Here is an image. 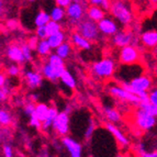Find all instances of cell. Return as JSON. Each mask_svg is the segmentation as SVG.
I'll use <instances>...</instances> for the list:
<instances>
[{
  "mask_svg": "<svg viewBox=\"0 0 157 157\" xmlns=\"http://www.w3.org/2000/svg\"><path fill=\"white\" fill-rule=\"evenodd\" d=\"M39 42H40V40L37 39L35 35H33V36H31L29 40H28V43L26 44L29 45L30 46V48H31L32 51H35L36 50V47H37V44H39Z\"/></svg>",
  "mask_w": 157,
  "mask_h": 157,
  "instance_id": "38",
  "label": "cell"
},
{
  "mask_svg": "<svg viewBox=\"0 0 157 157\" xmlns=\"http://www.w3.org/2000/svg\"><path fill=\"white\" fill-rule=\"evenodd\" d=\"M62 144L66 148L71 157H81L82 155V146L78 141L71 137V136H64L62 137Z\"/></svg>",
  "mask_w": 157,
  "mask_h": 157,
  "instance_id": "12",
  "label": "cell"
},
{
  "mask_svg": "<svg viewBox=\"0 0 157 157\" xmlns=\"http://www.w3.org/2000/svg\"><path fill=\"white\" fill-rule=\"evenodd\" d=\"M86 16L87 19H89L91 21L98 23L99 21H101L102 19L105 18V11L102 10L99 7H94V6H89L86 10Z\"/></svg>",
  "mask_w": 157,
  "mask_h": 157,
  "instance_id": "17",
  "label": "cell"
},
{
  "mask_svg": "<svg viewBox=\"0 0 157 157\" xmlns=\"http://www.w3.org/2000/svg\"><path fill=\"white\" fill-rule=\"evenodd\" d=\"M35 36L41 41V40H46L48 37L46 32V28L45 26H40V28H36L35 30Z\"/></svg>",
  "mask_w": 157,
  "mask_h": 157,
  "instance_id": "35",
  "label": "cell"
},
{
  "mask_svg": "<svg viewBox=\"0 0 157 157\" xmlns=\"http://www.w3.org/2000/svg\"><path fill=\"white\" fill-rule=\"evenodd\" d=\"M135 149H136V152H137V154H139L140 156L146 152V149H145V145L143 144V143H139V144L136 145Z\"/></svg>",
  "mask_w": 157,
  "mask_h": 157,
  "instance_id": "43",
  "label": "cell"
},
{
  "mask_svg": "<svg viewBox=\"0 0 157 157\" xmlns=\"http://www.w3.org/2000/svg\"><path fill=\"white\" fill-rule=\"evenodd\" d=\"M94 130H96V124H94V121L92 120V119H89L88 125H87L86 130H85V133H84V139L86 140V141L90 140L92 136H94Z\"/></svg>",
  "mask_w": 157,
  "mask_h": 157,
  "instance_id": "32",
  "label": "cell"
},
{
  "mask_svg": "<svg viewBox=\"0 0 157 157\" xmlns=\"http://www.w3.org/2000/svg\"><path fill=\"white\" fill-rule=\"evenodd\" d=\"M76 33L80 34L81 36L88 40L89 42L97 41L100 37V32L98 29V24L96 22L91 21L89 19L81 20L76 25Z\"/></svg>",
  "mask_w": 157,
  "mask_h": 157,
  "instance_id": "5",
  "label": "cell"
},
{
  "mask_svg": "<svg viewBox=\"0 0 157 157\" xmlns=\"http://www.w3.org/2000/svg\"><path fill=\"white\" fill-rule=\"evenodd\" d=\"M19 73H20V67L17 64H13L8 67V74L10 76H18Z\"/></svg>",
  "mask_w": 157,
  "mask_h": 157,
  "instance_id": "40",
  "label": "cell"
},
{
  "mask_svg": "<svg viewBox=\"0 0 157 157\" xmlns=\"http://www.w3.org/2000/svg\"><path fill=\"white\" fill-rule=\"evenodd\" d=\"M140 52L137 47L133 45L122 47L119 52V63L121 65H134L139 63Z\"/></svg>",
  "mask_w": 157,
  "mask_h": 157,
  "instance_id": "8",
  "label": "cell"
},
{
  "mask_svg": "<svg viewBox=\"0 0 157 157\" xmlns=\"http://www.w3.org/2000/svg\"><path fill=\"white\" fill-rule=\"evenodd\" d=\"M134 121H135L136 126L140 130L143 131H149L152 130L155 125H156V118H154L153 115L148 114L146 111H144L143 109L139 108L135 111V115H134Z\"/></svg>",
  "mask_w": 157,
  "mask_h": 157,
  "instance_id": "7",
  "label": "cell"
},
{
  "mask_svg": "<svg viewBox=\"0 0 157 157\" xmlns=\"http://www.w3.org/2000/svg\"><path fill=\"white\" fill-rule=\"evenodd\" d=\"M135 42L136 39L134 36V33L128 30H119L112 36V43L120 48L128 46V45L135 46Z\"/></svg>",
  "mask_w": 157,
  "mask_h": 157,
  "instance_id": "10",
  "label": "cell"
},
{
  "mask_svg": "<svg viewBox=\"0 0 157 157\" xmlns=\"http://www.w3.org/2000/svg\"><path fill=\"white\" fill-rule=\"evenodd\" d=\"M48 110H50V107L47 105H45V103H37V105H35V112H34V114L43 123L45 119H46L47 114H48Z\"/></svg>",
  "mask_w": 157,
  "mask_h": 157,
  "instance_id": "26",
  "label": "cell"
},
{
  "mask_svg": "<svg viewBox=\"0 0 157 157\" xmlns=\"http://www.w3.org/2000/svg\"><path fill=\"white\" fill-rule=\"evenodd\" d=\"M71 42L73 43L74 45L80 50H90L91 48V42H89L88 40H86L85 37H82L80 34L74 32L71 35Z\"/></svg>",
  "mask_w": 157,
  "mask_h": 157,
  "instance_id": "19",
  "label": "cell"
},
{
  "mask_svg": "<svg viewBox=\"0 0 157 157\" xmlns=\"http://www.w3.org/2000/svg\"><path fill=\"white\" fill-rule=\"evenodd\" d=\"M69 121H71L69 120V114H67L64 111H60L56 117L55 121L53 122V131L62 137L67 136V134L69 133Z\"/></svg>",
  "mask_w": 157,
  "mask_h": 157,
  "instance_id": "9",
  "label": "cell"
},
{
  "mask_svg": "<svg viewBox=\"0 0 157 157\" xmlns=\"http://www.w3.org/2000/svg\"><path fill=\"white\" fill-rule=\"evenodd\" d=\"M24 79L26 81V85L29 86V88L34 89V88H37L42 85L43 82V76L42 74L39 73V71H24Z\"/></svg>",
  "mask_w": 157,
  "mask_h": 157,
  "instance_id": "15",
  "label": "cell"
},
{
  "mask_svg": "<svg viewBox=\"0 0 157 157\" xmlns=\"http://www.w3.org/2000/svg\"><path fill=\"white\" fill-rule=\"evenodd\" d=\"M71 3V0H56L55 1V6L60 7V8H63V9H66Z\"/></svg>",
  "mask_w": 157,
  "mask_h": 157,
  "instance_id": "42",
  "label": "cell"
},
{
  "mask_svg": "<svg viewBox=\"0 0 157 157\" xmlns=\"http://www.w3.org/2000/svg\"><path fill=\"white\" fill-rule=\"evenodd\" d=\"M58 110L55 107H50V110H48V114H47L45 121L42 123V126H41V130L43 131H48L53 125V122L55 121L56 117L58 115Z\"/></svg>",
  "mask_w": 157,
  "mask_h": 157,
  "instance_id": "21",
  "label": "cell"
},
{
  "mask_svg": "<svg viewBox=\"0 0 157 157\" xmlns=\"http://www.w3.org/2000/svg\"><path fill=\"white\" fill-rule=\"evenodd\" d=\"M41 74H42V76L44 77V78L48 79V80L53 81V82H55V81L58 80V79L56 78L53 69L51 68V66L48 65L47 62H45V63L42 65V67H41Z\"/></svg>",
  "mask_w": 157,
  "mask_h": 157,
  "instance_id": "29",
  "label": "cell"
},
{
  "mask_svg": "<svg viewBox=\"0 0 157 157\" xmlns=\"http://www.w3.org/2000/svg\"><path fill=\"white\" fill-rule=\"evenodd\" d=\"M105 130L114 137V140L118 142L121 146H128V145L130 144V142H128V139L126 137V135L121 131L115 124L107 122V123H105Z\"/></svg>",
  "mask_w": 157,
  "mask_h": 157,
  "instance_id": "14",
  "label": "cell"
},
{
  "mask_svg": "<svg viewBox=\"0 0 157 157\" xmlns=\"http://www.w3.org/2000/svg\"><path fill=\"white\" fill-rule=\"evenodd\" d=\"M89 7V2L88 1H84V0H80V1H71V3L68 6L66 10V17H67L68 21L71 22V24H77L84 20V16L86 13L87 8Z\"/></svg>",
  "mask_w": 157,
  "mask_h": 157,
  "instance_id": "4",
  "label": "cell"
},
{
  "mask_svg": "<svg viewBox=\"0 0 157 157\" xmlns=\"http://www.w3.org/2000/svg\"><path fill=\"white\" fill-rule=\"evenodd\" d=\"M98 29L100 34L105 35V36H113L117 32L119 31V25L114 19L112 18H103L101 21L98 22Z\"/></svg>",
  "mask_w": 157,
  "mask_h": 157,
  "instance_id": "11",
  "label": "cell"
},
{
  "mask_svg": "<svg viewBox=\"0 0 157 157\" xmlns=\"http://www.w3.org/2000/svg\"><path fill=\"white\" fill-rule=\"evenodd\" d=\"M115 157H128V156H126V155H124V154H119V155H117Z\"/></svg>",
  "mask_w": 157,
  "mask_h": 157,
  "instance_id": "49",
  "label": "cell"
},
{
  "mask_svg": "<svg viewBox=\"0 0 157 157\" xmlns=\"http://www.w3.org/2000/svg\"><path fill=\"white\" fill-rule=\"evenodd\" d=\"M108 90H109V94H110L112 97L117 98V99L120 100V101L130 102L131 105H140L139 97L135 96V94H131V92H128V90H125L124 88L119 86V85H111V86L108 88Z\"/></svg>",
  "mask_w": 157,
  "mask_h": 157,
  "instance_id": "6",
  "label": "cell"
},
{
  "mask_svg": "<svg viewBox=\"0 0 157 157\" xmlns=\"http://www.w3.org/2000/svg\"><path fill=\"white\" fill-rule=\"evenodd\" d=\"M47 63L48 65L51 66V68L53 69L54 74H55V76L57 79L60 78V76L63 75V73L66 71V66H65V62L64 59L57 56L55 53H52L48 57H47Z\"/></svg>",
  "mask_w": 157,
  "mask_h": 157,
  "instance_id": "13",
  "label": "cell"
},
{
  "mask_svg": "<svg viewBox=\"0 0 157 157\" xmlns=\"http://www.w3.org/2000/svg\"><path fill=\"white\" fill-rule=\"evenodd\" d=\"M121 87L137 96L140 99V105L149 102L148 90L152 88V79L146 75H141L128 82H121Z\"/></svg>",
  "mask_w": 157,
  "mask_h": 157,
  "instance_id": "1",
  "label": "cell"
},
{
  "mask_svg": "<svg viewBox=\"0 0 157 157\" xmlns=\"http://www.w3.org/2000/svg\"><path fill=\"white\" fill-rule=\"evenodd\" d=\"M29 123H30V125L35 128H41V126H42V122L35 117V114H32L31 117H30Z\"/></svg>",
  "mask_w": 157,
  "mask_h": 157,
  "instance_id": "39",
  "label": "cell"
},
{
  "mask_svg": "<svg viewBox=\"0 0 157 157\" xmlns=\"http://www.w3.org/2000/svg\"><path fill=\"white\" fill-rule=\"evenodd\" d=\"M2 152L5 157H13V149L10 145H7V144L3 145Z\"/></svg>",
  "mask_w": 157,
  "mask_h": 157,
  "instance_id": "41",
  "label": "cell"
},
{
  "mask_svg": "<svg viewBox=\"0 0 157 157\" xmlns=\"http://www.w3.org/2000/svg\"><path fill=\"white\" fill-rule=\"evenodd\" d=\"M141 42L143 45L147 47H154L157 45V31L155 30H148L142 33Z\"/></svg>",
  "mask_w": 157,
  "mask_h": 157,
  "instance_id": "18",
  "label": "cell"
},
{
  "mask_svg": "<svg viewBox=\"0 0 157 157\" xmlns=\"http://www.w3.org/2000/svg\"><path fill=\"white\" fill-rule=\"evenodd\" d=\"M50 21V12H46L44 10H40L39 12H36V14L34 17L33 23L36 28H40V26H45Z\"/></svg>",
  "mask_w": 157,
  "mask_h": 157,
  "instance_id": "23",
  "label": "cell"
},
{
  "mask_svg": "<svg viewBox=\"0 0 157 157\" xmlns=\"http://www.w3.org/2000/svg\"><path fill=\"white\" fill-rule=\"evenodd\" d=\"M46 40H47V42H48V44H50L51 48H52V50H56L58 46H60L63 43L66 42V34H65V32L62 30V31L53 34V35H50Z\"/></svg>",
  "mask_w": 157,
  "mask_h": 157,
  "instance_id": "20",
  "label": "cell"
},
{
  "mask_svg": "<svg viewBox=\"0 0 157 157\" xmlns=\"http://www.w3.org/2000/svg\"><path fill=\"white\" fill-rule=\"evenodd\" d=\"M45 28H46V32H47V35H48V36L57 33V32H59V31H62V24L52 21V20L45 25Z\"/></svg>",
  "mask_w": 157,
  "mask_h": 157,
  "instance_id": "30",
  "label": "cell"
},
{
  "mask_svg": "<svg viewBox=\"0 0 157 157\" xmlns=\"http://www.w3.org/2000/svg\"><path fill=\"white\" fill-rule=\"evenodd\" d=\"M2 13H3V2L0 0V18L2 17Z\"/></svg>",
  "mask_w": 157,
  "mask_h": 157,
  "instance_id": "47",
  "label": "cell"
},
{
  "mask_svg": "<svg viewBox=\"0 0 157 157\" xmlns=\"http://www.w3.org/2000/svg\"><path fill=\"white\" fill-rule=\"evenodd\" d=\"M140 157H157V149L153 151V152H145L144 154H142Z\"/></svg>",
  "mask_w": 157,
  "mask_h": 157,
  "instance_id": "44",
  "label": "cell"
},
{
  "mask_svg": "<svg viewBox=\"0 0 157 157\" xmlns=\"http://www.w3.org/2000/svg\"><path fill=\"white\" fill-rule=\"evenodd\" d=\"M23 110H24V113H25L26 115L31 117V115L34 114V112H35V105H34V103H32V102L25 103V105H24V108H23Z\"/></svg>",
  "mask_w": 157,
  "mask_h": 157,
  "instance_id": "36",
  "label": "cell"
},
{
  "mask_svg": "<svg viewBox=\"0 0 157 157\" xmlns=\"http://www.w3.org/2000/svg\"><path fill=\"white\" fill-rule=\"evenodd\" d=\"M59 79H60V81L67 87L68 89H75V88H76V85H77L76 79L73 76V74L69 71H67V69L64 71L63 75L60 76Z\"/></svg>",
  "mask_w": 157,
  "mask_h": 157,
  "instance_id": "25",
  "label": "cell"
},
{
  "mask_svg": "<svg viewBox=\"0 0 157 157\" xmlns=\"http://www.w3.org/2000/svg\"><path fill=\"white\" fill-rule=\"evenodd\" d=\"M91 71L97 78H110L117 71V63L113 58L105 57L92 64Z\"/></svg>",
  "mask_w": 157,
  "mask_h": 157,
  "instance_id": "3",
  "label": "cell"
},
{
  "mask_svg": "<svg viewBox=\"0 0 157 157\" xmlns=\"http://www.w3.org/2000/svg\"><path fill=\"white\" fill-rule=\"evenodd\" d=\"M21 50L22 54H23V57L25 59V62H31L32 57H33V51L30 48V46L28 44H22L21 45Z\"/></svg>",
  "mask_w": 157,
  "mask_h": 157,
  "instance_id": "34",
  "label": "cell"
},
{
  "mask_svg": "<svg viewBox=\"0 0 157 157\" xmlns=\"http://www.w3.org/2000/svg\"><path fill=\"white\" fill-rule=\"evenodd\" d=\"M71 44L69 42H65L63 44L58 46L55 50V54L57 56H59L62 59H65L68 56L71 55Z\"/></svg>",
  "mask_w": 157,
  "mask_h": 157,
  "instance_id": "28",
  "label": "cell"
},
{
  "mask_svg": "<svg viewBox=\"0 0 157 157\" xmlns=\"http://www.w3.org/2000/svg\"><path fill=\"white\" fill-rule=\"evenodd\" d=\"M50 17L52 21L60 23L66 18V10L57 6H54L50 11Z\"/></svg>",
  "mask_w": 157,
  "mask_h": 157,
  "instance_id": "24",
  "label": "cell"
},
{
  "mask_svg": "<svg viewBox=\"0 0 157 157\" xmlns=\"http://www.w3.org/2000/svg\"><path fill=\"white\" fill-rule=\"evenodd\" d=\"M148 100L151 103L157 105V87L153 88L148 91Z\"/></svg>",
  "mask_w": 157,
  "mask_h": 157,
  "instance_id": "37",
  "label": "cell"
},
{
  "mask_svg": "<svg viewBox=\"0 0 157 157\" xmlns=\"http://www.w3.org/2000/svg\"><path fill=\"white\" fill-rule=\"evenodd\" d=\"M1 88H2V87H1ZM1 88H0V102L2 101V100H5V99H6L5 94H2V90H1Z\"/></svg>",
  "mask_w": 157,
  "mask_h": 157,
  "instance_id": "48",
  "label": "cell"
},
{
  "mask_svg": "<svg viewBox=\"0 0 157 157\" xmlns=\"http://www.w3.org/2000/svg\"><path fill=\"white\" fill-rule=\"evenodd\" d=\"M103 113L105 115V119L109 121V123H119L121 121V114L117 109L111 107H105L103 108Z\"/></svg>",
  "mask_w": 157,
  "mask_h": 157,
  "instance_id": "22",
  "label": "cell"
},
{
  "mask_svg": "<svg viewBox=\"0 0 157 157\" xmlns=\"http://www.w3.org/2000/svg\"><path fill=\"white\" fill-rule=\"evenodd\" d=\"M140 108L143 109L144 111H146L148 114L153 115L154 118H157V105H153L151 102H146V103H141Z\"/></svg>",
  "mask_w": 157,
  "mask_h": 157,
  "instance_id": "31",
  "label": "cell"
},
{
  "mask_svg": "<svg viewBox=\"0 0 157 157\" xmlns=\"http://www.w3.org/2000/svg\"><path fill=\"white\" fill-rule=\"evenodd\" d=\"M11 123V115L5 109H0V124L1 125H9Z\"/></svg>",
  "mask_w": 157,
  "mask_h": 157,
  "instance_id": "33",
  "label": "cell"
},
{
  "mask_svg": "<svg viewBox=\"0 0 157 157\" xmlns=\"http://www.w3.org/2000/svg\"><path fill=\"white\" fill-rule=\"evenodd\" d=\"M36 53L39 54L40 56H42V57H45V56H48L52 54V48H51L50 44L47 42V40H41L37 44L36 47Z\"/></svg>",
  "mask_w": 157,
  "mask_h": 157,
  "instance_id": "27",
  "label": "cell"
},
{
  "mask_svg": "<svg viewBox=\"0 0 157 157\" xmlns=\"http://www.w3.org/2000/svg\"><path fill=\"white\" fill-rule=\"evenodd\" d=\"M110 13L113 17L115 21H118L120 24H122L123 26L131 25V23L133 22L134 14L132 11L131 7L124 1H112L110 8Z\"/></svg>",
  "mask_w": 157,
  "mask_h": 157,
  "instance_id": "2",
  "label": "cell"
},
{
  "mask_svg": "<svg viewBox=\"0 0 157 157\" xmlns=\"http://www.w3.org/2000/svg\"><path fill=\"white\" fill-rule=\"evenodd\" d=\"M7 56L8 58L13 62V63H16L17 65L19 64H23L25 62L23 57V54H22V50H21V46H19L17 44H12V45H9L7 47Z\"/></svg>",
  "mask_w": 157,
  "mask_h": 157,
  "instance_id": "16",
  "label": "cell"
},
{
  "mask_svg": "<svg viewBox=\"0 0 157 157\" xmlns=\"http://www.w3.org/2000/svg\"><path fill=\"white\" fill-rule=\"evenodd\" d=\"M37 157H50V154H48L46 148H43L42 151H41V153L37 155Z\"/></svg>",
  "mask_w": 157,
  "mask_h": 157,
  "instance_id": "45",
  "label": "cell"
},
{
  "mask_svg": "<svg viewBox=\"0 0 157 157\" xmlns=\"http://www.w3.org/2000/svg\"><path fill=\"white\" fill-rule=\"evenodd\" d=\"M5 84H6V77L3 74L0 73V88H1Z\"/></svg>",
  "mask_w": 157,
  "mask_h": 157,
  "instance_id": "46",
  "label": "cell"
}]
</instances>
